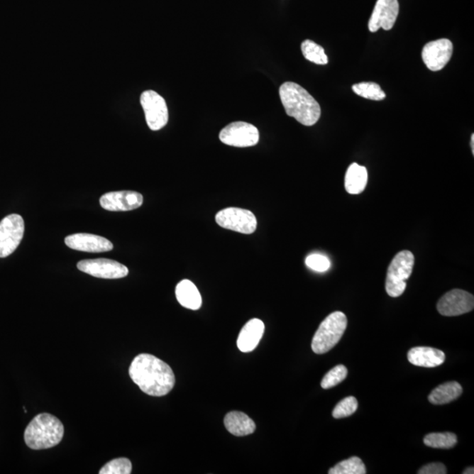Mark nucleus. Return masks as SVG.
Here are the masks:
<instances>
[{
  "instance_id": "obj_27",
  "label": "nucleus",
  "mask_w": 474,
  "mask_h": 474,
  "mask_svg": "<svg viewBox=\"0 0 474 474\" xmlns=\"http://www.w3.org/2000/svg\"><path fill=\"white\" fill-rule=\"evenodd\" d=\"M132 463L128 458H118L107 463L99 471V474H131Z\"/></svg>"
},
{
  "instance_id": "obj_7",
  "label": "nucleus",
  "mask_w": 474,
  "mask_h": 474,
  "mask_svg": "<svg viewBox=\"0 0 474 474\" xmlns=\"http://www.w3.org/2000/svg\"><path fill=\"white\" fill-rule=\"evenodd\" d=\"M25 224L18 214H10L0 221V258L9 257L23 238Z\"/></svg>"
},
{
  "instance_id": "obj_25",
  "label": "nucleus",
  "mask_w": 474,
  "mask_h": 474,
  "mask_svg": "<svg viewBox=\"0 0 474 474\" xmlns=\"http://www.w3.org/2000/svg\"><path fill=\"white\" fill-rule=\"evenodd\" d=\"M353 90L356 94L371 101H380L386 98V94L380 85L373 82L356 84L353 87Z\"/></svg>"
},
{
  "instance_id": "obj_17",
  "label": "nucleus",
  "mask_w": 474,
  "mask_h": 474,
  "mask_svg": "<svg viewBox=\"0 0 474 474\" xmlns=\"http://www.w3.org/2000/svg\"><path fill=\"white\" fill-rule=\"evenodd\" d=\"M407 359L414 365L432 368L443 364L446 354L435 348L414 347L407 353Z\"/></svg>"
},
{
  "instance_id": "obj_15",
  "label": "nucleus",
  "mask_w": 474,
  "mask_h": 474,
  "mask_svg": "<svg viewBox=\"0 0 474 474\" xmlns=\"http://www.w3.org/2000/svg\"><path fill=\"white\" fill-rule=\"evenodd\" d=\"M65 244L70 249L91 253H106L114 249L113 243L105 237L85 233L68 236Z\"/></svg>"
},
{
  "instance_id": "obj_28",
  "label": "nucleus",
  "mask_w": 474,
  "mask_h": 474,
  "mask_svg": "<svg viewBox=\"0 0 474 474\" xmlns=\"http://www.w3.org/2000/svg\"><path fill=\"white\" fill-rule=\"evenodd\" d=\"M358 403L357 399L353 396L344 398L341 401L338 405L335 407L333 410L332 416L336 419H341V418L348 417L353 414L357 411Z\"/></svg>"
},
{
  "instance_id": "obj_18",
  "label": "nucleus",
  "mask_w": 474,
  "mask_h": 474,
  "mask_svg": "<svg viewBox=\"0 0 474 474\" xmlns=\"http://www.w3.org/2000/svg\"><path fill=\"white\" fill-rule=\"evenodd\" d=\"M176 297L181 306L191 310H198L202 305L201 292L192 281L184 280L176 287Z\"/></svg>"
},
{
  "instance_id": "obj_31",
  "label": "nucleus",
  "mask_w": 474,
  "mask_h": 474,
  "mask_svg": "<svg viewBox=\"0 0 474 474\" xmlns=\"http://www.w3.org/2000/svg\"><path fill=\"white\" fill-rule=\"evenodd\" d=\"M464 474H473L474 473V468H468L465 470L464 472H463Z\"/></svg>"
},
{
  "instance_id": "obj_8",
  "label": "nucleus",
  "mask_w": 474,
  "mask_h": 474,
  "mask_svg": "<svg viewBox=\"0 0 474 474\" xmlns=\"http://www.w3.org/2000/svg\"><path fill=\"white\" fill-rule=\"evenodd\" d=\"M220 140L226 145L247 148L259 142L258 129L254 125L243 121L232 122L220 132Z\"/></svg>"
},
{
  "instance_id": "obj_22",
  "label": "nucleus",
  "mask_w": 474,
  "mask_h": 474,
  "mask_svg": "<svg viewBox=\"0 0 474 474\" xmlns=\"http://www.w3.org/2000/svg\"><path fill=\"white\" fill-rule=\"evenodd\" d=\"M425 446L435 449H451L458 443L457 436L453 433H431L425 436Z\"/></svg>"
},
{
  "instance_id": "obj_20",
  "label": "nucleus",
  "mask_w": 474,
  "mask_h": 474,
  "mask_svg": "<svg viewBox=\"0 0 474 474\" xmlns=\"http://www.w3.org/2000/svg\"><path fill=\"white\" fill-rule=\"evenodd\" d=\"M368 170L358 164L351 165L346 175V189L350 194H359L365 190L368 184Z\"/></svg>"
},
{
  "instance_id": "obj_12",
  "label": "nucleus",
  "mask_w": 474,
  "mask_h": 474,
  "mask_svg": "<svg viewBox=\"0 0 474 474\" xmlns=\"http://www.w3.org/2000/svg\"><path fill=\"white\" fill-rule=\"evenodd\" d=\"M453 53V43L443 38L426 44L421 51V57L429 70L439 72L446 67Z\"/></svg>"
},
{
  "instance_id": "obj_29",
  "label": "nucleus",
  "mask_w": 474,
  "mask_h": 474,
  "mask_svg": "<svg viewBox=\"0 0 474 474\" xmlns=\"http://www.w3.org/2000/svg\"><path fill=\"white\" fill-rule=\"evenodd\" d=\"M306 265L307 268L319 272H324L331 268V261L321 254L309 255L306 259Z\"/></svg>"
},
{
  "instance_id": "obj_26",
  "label": "nucleus",
  "mask_w": 474,
  "mask_h": 474,
  "mask_svg": "<svg viewBox=\"0 0 474 474\" xmlns=\"http://www.w3.org/2000/svg\"><path fill=\"white\" fill-rule=\"evenodd\" d=\"M348 370L346 366L338 365L331 369L321 380V386L324 390H329V388L338 386V384L343 382L346 379Z\"/></svg>"
},
{
  "instance_id": "obj_6",
  "label": "nucleus",
  "mask_w": 474,
  "mask_h": 474,
  "mask_svg": "<svg viewBox=\"0 0 474 474\" xmlns=\"http://www.w3.org/2000/svg\"><path fill=\"white\" fill-rule=\"evenodd\" d=\"M216 221L221 228L246 235L253 234L258 226L257 218L251 211L238 207H228L219 211Z\"/></svg>"
},
{
  "instance_id": "obj_11",
  "label": "nucleus",
  "mask_w": 474,
  "mask_h": 474,
  "mask_svg": "<svg viewBox=\"0 0 474 474\" xmlns=\"http://www.w3.org/2000/svg\"><path fill=\"white\" fill-rule=\"evenodd\" d=\"M436 307L439 312L443 316H461L473 311V295L461 289H453L439 299Z\"/></svg>"
},
{
  "instance_id": "obj_9",
  "label": "nucleus",
  "mask_w": 474,
  "mask_h": 474,
  "mask_svg": "<svg viewBox=\"0 0 474 474\" xmlns=\"http://www.w3.org/2000/svg\"><path fill=\"white\" fill-rule=\"evenodd\" d=\"M140 104L151 131H158L165 127L169 120V114L167 105L161 95L154 91L144 92L140 96Z\"/></svg>"
},
{
  "instance_id": "obj_32",
  "label": "nucleus",
  "mask_w": 474,
  "mask_h": 474,
  "mask_svg": "<svg viewBox=\"0 0 474 474\" xmlns=\"http://www.w3.org/2000/svg\"><path fill=\"white\" fill-rule=\"evenodd\" d=\"M471 147H472V150H473V154L474 155V135H472V138H471Z\"/></svg>"
},
{
  "instance_id": "obj_4",
  "label": "nucleus",
  "mask_w": 474,
  "mask_h": 474,
  "mask_svg": "<svg viewBox=\"0 0 474 474\" xmlns=\"http://www.w3.org/2000/svg\"><path fill=\"white\" fill-rule=\"evenodd\" d=\"M347 328V317L340 311L329 314L322 321L314 334L312 350L314 353L324 354L334 348L342 338Z\"/></svg>"
},
{
  "instance_id": "obj_3",
  "label": "nucleus",
  "mask_w": 474,
  "mask_h": 474,
  "mask_svg": "<svg viewBox=\"0 0 474 474\" xmlns=\"http://www.w3.org/2000/svg\"><path fill=\"white\" fill-rule=\"evenodd\" d=\"M64 435L65 427L62 421L53 414L43 413L29 423L24 433V439L32 450H44L57 446Z\"/></svg>"
},
{
  "instance_id": "obj_23",
  "label": "nucleus",
  "mask_w": 474,
  "mask_h": 474,
  "mask_svg": "<svg viewBox=\"0 0 474 474\" xmlns=\"http://www.w3.org/2000/svg\"><path fill=\"white\" fill-rule=\"evenodd\" d=\"M302 51L303 55L310 62L319 65H325L329 62L327 55L325 54L324 48L318 45L311 40H306L302 43Z\"/></svg>"
},
{
  "instance_id": "obj_10",
  "label": "nucleus",
  "mask_w": 474,
  "mask_h": 474,
  "mask_svg": "<svg viewBox=\"0 0 474 474\" xmlns=\"http://www.w3.org/2000/svg\"><path fill=\"white\" fill-rule=\"evenodd\" d=\"M77 269L101 279L116 280L128 276V269L121 263L107 258L89 259L77 263Z\"/></svg>"
},
{
  "instance_id": "obj_24",
  "label": "nucleus",
  "mask_w": 474,
  "mask_h": 474,
  "mask_svg": "<svg viewBox=\"0 0 474 474\" xmlns=\"http://www.w3.org/2000/svg\"><path fill=\"white\" fill-rule=\"evenodd\" d=\"M329 474H365L364 463L358 457H351L329 469Z\"/></svg>"
},
{
  "instance_id": "obj_16",
  "label": "nucleus",
  "mask_w": 474,
  "mask_h": 474,
  "mask_svg": "<svg viewBox=\"0 0 474 474\" xmlns=\"http://www.w3.org/2000/svg\"><path fill=\"white\" fill-rule=\"evenodd\" d=\"M265 332V324L254 318L243 326L237 338V347L242 353H250L257 348Z\"/></svg>"
},
{
  "instance_id": "obj_2",
  "label": "nucleus",
  "mask_w": 474,
  "mask_h": 474,
  "mask_svg": "<svg viewBox=\"0 0 474 474\" xmlns=\"http://www.w3.org/2000/svg\"><path fill=\"white\" fill-rule=\"evenodd\" d=\"M280 97L287 116L294 118L299 123L310 127L319 121V103L301 85L284 83L280 88Z\"/></svg>"
},
{
  "instance_id": "obj_19",
  "label": "nucleus",
  "mask_w": 474,
  "mask_h": 474,
  "mask_svg": "<svg viewBox=\"0 0 474 474\" xmlns=\"http://www.w3.org/2000/svg\"><path fill=\"white\" fill-rule=\"evenodd\" d=\"M226 429L232 435L243 436L253 434L255 429V424L246 414L233 411L226 414L224 418Z\"/></svg>"
},
{
  "instance_id": "obj_21",
  "label": "nucleus",
  "mask_w": 474,
  "mask_h": 474,
  "mask_svg": "<svg viewBox=\"0 0 474 474\" xmlns=\"http://www.w3.org/2000/svg\"><path fill=\"white\" fill-rule=\"evenodd\" d=\"M463 392L461 385L456 381H451L440 385L429 395V401L434 405H443L453 402L461 395Z\"/></svg>"
},
{
  "instance_id": "obj_14",
  "label": "nucleus",
  "mask_w": 474,
  "mask_h": 474,
  "mask_svg": "<svg viewBox=\"0 0 474 474\" xmlns=\"http://www.w3.org/2000/svg\"><path fill=\"white\" fill-rule=\"evenodd\" d=\"M99 203L104 209L112 212H125L139 209L143 203V195L137 192H111L101 196Z\"/></svg>"
},
{
  "instance_id": "obj_1",
  "label": "nucleus",
  "mask_w": 474,
  "mask_h": 474,
  "mask_svg": "<svg viewBox=\"0 0 474 474\" xmlns=\"http://www.w3.org/2000/svg\"><path fill=\"white\" fill-rule=\"evenodd\" d=\"M129 376L144 394L157 397L168 395L175 385V375L170 365L150 354H140L134 358Z\"/></svg>"
},
{
  "instance_id": "obj_30",
  "label": "nucleus",
  "mask_w": 474,
  "mask_h": 474,
  "mask_svg": "<svg viewBox=\"0 0 474 474\" xmlns=\"http://www.w3.org/2000/svg\"><path fill=\"white\" fill-rule=\"evenodd\" d=\"M418 474H446L447 469L442 463H431L421 468Z\"/></svg>"
},
{
  "instance_id": "obj_5",
  "label": "nucleus",
  "mask_w": 474,
  "mask_h": 474,
  "mask_svg": "<svg viewBox=\"0 0 474 474\" xmlns=\"http://www.w3.org/2000/svg\"><path fill=\"white\" fill-rule=\"evenodd\" d=\"M414 257L409 250H402L395 255L387 270L386 291L391 297H399L405 292L406 281L413 272Z\"/></svg>"
},
{
  "instance_id": "obj_13",
  "label": "nucleus",
  "mask_w": 474,
  "mask_h": 474,
  "mask_svg": "<svg viewBox=\"0 0 474 474\" xmlns=\"http://www.w3.org/2000/svg\"><path fill=\"white\" fill-rule=\"evenodd\" d=\"M398 0H377L371 18H370L369 31L375 33L383 28L391 31L397 20L399 14Z\"/></svg>"
}]
</instances>
